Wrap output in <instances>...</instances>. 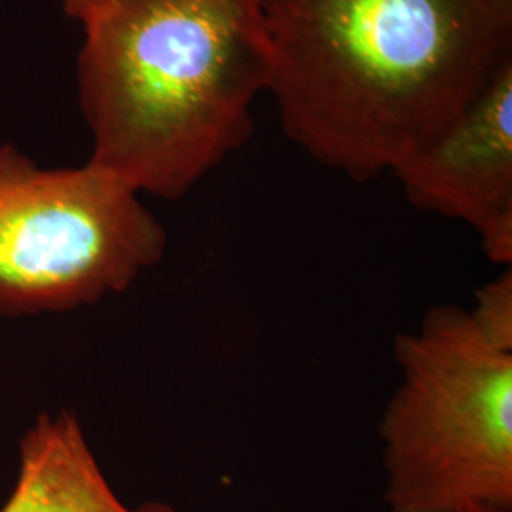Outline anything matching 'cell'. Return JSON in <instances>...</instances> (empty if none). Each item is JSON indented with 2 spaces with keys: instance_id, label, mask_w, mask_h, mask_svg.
Here are the masks:
<instances>
[{
  "instance_id": "obj_3",
  "label": "cell",
  "mask_w": 512,
  "mask_h": 512,
  "mask_svg": "<svg viewBox=\"0 0 512 512\" xmlns=\"http://www.w3.org/2000/svg\"><path fill=\"white\" fill-rule=\"evenodd\" d=\"M393 351L401 382L378 425L387 512L512 511V351L452 304Z\"/></svg>"
},
{
  "instance_id": "obj_7",
  "label": "cell",
  "mask_w": 512,
  "mask_h": 512,
  "mask_svg": "<svg viewBox=\"0 0 512 512\" xmlns=\"http://www.w3.org/2000/svg\"><path fill=\"white\" fill-rule=\"evenodd\" d=\"M467 311L484 338L499 348L512 351L511 266L476 291L475 308Z\"/></svg>"
},
{
  "instance_id": "obj_8",
  "label": "cell",
  "mask_w": 512,
  "mask_h": 512,
  "mask_svg": "<svg viewBox=\"0 0 512 512\" xmlns=\"http://www.w3.org/2000/svg\"><path fill=\"white\" fill-rule=\"evenodd\" d=\"M61 10L65 12V16L76 19V21H86L92 18L95 12H99L101 8L109 6L114 0H57Z\"/></svg>"
},
{
  "instance_id": "obj_6",
  "label": "cell",
  "mask_w": 512,
  "mask_h": 512,
  "mask_svg": "<svg viewBox=\"0 0 512 512\" xmlns=\"http://www.w3.org/2000/svg\"><path fill=\"white\" fill-rule=\"evenodd\" d=\"M0 512H177L148 501L131 507L110 486L78 420L42 414L19 444V473Z\"/></svg>"
},
{
  "instance_id": "obj_9",
  "label": "cell",
  "mask_w": 512,
  "mask_h": 512,
  "mask_svg": "<svg viewBox=\"0 0 512 512\" xmlns=\"http://www.w3.org/2000/svg\"><path fill=\"white\" fill-rule=\"evenodd\" d=\"M459 512H512L509 509H499V507H490V505H471V507H465Z\"/></svg>"
},
{
  "instance_id": "obj_5",
  "label": "cell",
  "mask_w": 512,
  "mask_h": 512,
  "mask_svg": "<svg viewBox=\"0 0 512 512\" xmlns=\"http://www.w3.org/2000/svg\"><path fill=\"white\" fill-rule=\"evenodd\" d=\"M391 173L414 207L465 222L494 264L511 266L512 57Z\"/></svg>"
},
{
  "instance_id": "obj_1",
  "label": "cell",
  "mask_w": 512,
  "mask_h": 512,
  "mask_svg": "<svg viewBox=\"0 0 512 512\" xmlns=\"http://www.w3.org/2000/svg\"><path fill=\"white\" fill-rule=\"evenodd\" d=\"M289 139L365 183L439 135L512 57V0H256Z\"/></svg>"
},
{
  "instance_id": "obj_2",
  "label": "cell",
  "mask_w": 512,
  "mask_h": 512,
  "mask_svg": "<svg viewBox=\"0 0 512 512\" xmlns=\"http://www.w3.org/2000/svg\"><path fill=\"white\" fill-rule=\"evenodd\" d=\"M90 164L181 200L243 147L272 63L256 0H114L82 21Z\"/></svg>"
},
{
  "instance_id": "obj_4",
  "label": "cell",
  "mask_w": 512,
  "mask_h": 512,
  "mask_svg": "<svg viewBox=\"0 0 512 512\" xmlns=\"http://www.w3.org/2000/svg\"><path fill=\"white\" fill-rule=\"evenodd\" d=\"M167 234L131 190L97 165L40 167L0 145V313L90 306L164 258Z\"/></svg>"
}]
</instances>
